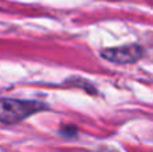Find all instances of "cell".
I'll list each match as a JSON object with an SVG mask.
<instances>
[{
    "mask_svg": "<svg viewBox=\"0 0 153 152\" xmlns=\"http://www.w3.org/2000/svg\"><path fill=\"white\" fill-rule=\"evenodd\" d=\"M47 107L39 101H24L15 98H0V123L16 124L27 117L46 110Z\"/></svg>",
    "mask_w": 153,
    "mask_h": 152,
    "instance_id": "obj_1",
    "label": "cell"
},
{
    "mask_svg": "<svg viewBox=\"0 0 153 152\" xmlns=\"http://www.w3.org/2000/svg\"><path fill=\"white\" fill-rule=\"evenodd\" d=\"M101 57L103 59L118 65L134 63L144 55V48L138 45H126L121 47L105 48L101 51Z\"/></svg>",
    "mask_w": 153,
    "mask_h": 152,
    "instance_id": "obj_2",
    "label": "cell"
},
{
    "mask_svg": "<svg viewBox=\"0 0 153 152\" xmlns=\"http://www.w3.org/2000/svg\"><path fill=\"white\" fill-rule=\"evenodd\" d=\"M61 133L66 137H71V136H75L76 135V128L75 127H63L61 131Z\"/></svg>",
    "mask_w": 153,
    "mask_h": 152,
    "instance_id": "obj_3",
    "label": "cell"
},
{
    "mask_svg": "<svg viewBox=\"0 0 153 152\" xmlns=\"http://www.w3.org/2000/svg\"><path fill=\"white\" fill-rule=\"evenodd\" d=\"M81 152H87V151H81ZM95 152H114V151L113 150H110V151L108 150V151H95Z\"/></svg>",
    "mask_w": 153,
    "mask_h": 152,
    "instance_id": "obj_4",
    "label": "cell"
}]
</instances>
